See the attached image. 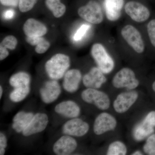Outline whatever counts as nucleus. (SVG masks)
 Instances as JSON below:
<instances>
[{
	"mask_svg": "<svg viewBox=\"0 0 155 155\" xmlns=\"http://www.w3.org/2000/svg\"><path fill=\"white\" fill-rule=\"evenodd\" d=\"M70 66L69 56L63 54H57L48 60L45 64L46 72L53 80L63 78Z\"/></svg>",
	"mask_w": 155,
	"mask_h": 155,
	"instance_id": "nucleus-1",
	"label": "nucleus"
},
{
	"mask_svg": "<svg viewBox=\"0 0 155 155\" xmlns=\"http://www.w3.org/2000/svg\"><path fill=\"white\" fill-rule=\"evenodd\" d=\"M91 54L98 67L104 74L112 72L114 67V60L102 45L99 43L94 45L92 47Z\"/></svg>",
	"mask_w": 155,
	"mask_h": 155,
	"instance_id": "nucleus-2",
	"label": "nucleus"
},
{
	"mask_svg": "<svg viewBox=\"0 0 155 155\" xmlns=\"http://www.w3.org/2000/svg\"><path fill=\"white\" fill-rule=\"evenodd\" d=\"M81 97L84 101L94 104L102 110H107L110 107V101L108 95L97 89H86L81 93Z\"/></svg>",
	"mask_w": 155,
	"mask_h": 155,
	"instance_id": "nucleus-3",
	"label": "nucleus"
},
{
	"mask_svg": "<svg viewBox=\"0 0 155 155\" xmlns=\"http://www.w3.org/2000/svg\"><path fill=\"white\" fill-rule=\"evenodd\" d=\"M78 13L82 19L93 24H100L104 19L101 7L94 0H91L86 5L80 7Z\"/></svg>",
	"mask_w": 155,
	"mask_h": 155,
	"instance_id": "nucleus-4",
	"label": "nucleus"
},
{
	"mask_svg": "<svg viewBox=\"0 0 155 155\" xmlns=\"http://www.w3.org/2000/svg\"><path fill=\"white\" fill-rule=\"evenodd\" d=\"M112 84L116 88H125L131 90L138 87L139 81L136 78L135 73L132 69L124 68L114 76Z\"/></svg>",
	"mask_w": 155,
	"mask_h": 155,
	"instance_id": "nucleus-5",
	"label": "nucleus"
},
{
	"mask_svg": "<svg viewBox=\"0 0 155 155\" xmlns=\"http://www.w3.org/2000/svg\"><path fill=\"white\" fill-rule=\"evenodd\" d=\"M121 34L136 52L141 54L144 51V44L141 34L135 27L131 25H125L122 28Z\"/></svg>",
	"mask_w": 155,
	"mask_h": 155,
	"instance_id": "nucleus-6",
	"label": "nucleus"
},
{
	"mask_svg": "<svg viewBox=\"0 0 155 155\" xmlns=\"http://www.w3.org/2000/svg\"><path fill=\"white\" fill-rule=\"evenodd\" d=\"M89 130L88 123L80 118H72L64 123L62 127L64 134L72 137H81L85 135Z\"/></svg>",
	"mask_w": 155,
	"mask_h": 155,
	"instance_id": "nucleus-7",
	"label": "nucleus"
},
{
	"mask_svg": "<svg viewBox=\"0 0 155 155\" xmlns=\"http://www.w3.org/2000/svg\"><path fill=\"white\" fill-rule=\"evenodd\" d=\"M62 92V89L58 80L48 81L39 91L40 95L43 102L51 104L58 99Z\"/></svg>",
	"mask_w": 155,
	"mask_h": 155,
	"instance_id": "nucleus-8",
	"label": "nucleus"
},
{
	"mask_svg": "<svg viewBox=\"0 0 155 155\" xmlns=\"http://www.w3.org/2000/svg\"><path fill=\"white\" fill-rule=\"evenodd\" d=\"M155 111H152L147 115L144 120L136 126L133 136L136 140H142L154 131Z\"/></svg>",
	"mask_w": 155,
	"mask_h": 155,
	"instance_id": "nucleus-9",
	"label": "nucleus"
},
{
	"mask_svg": "<svg viewBox=\"0 0 155 155\" xmlns=\"http://www.w3.org/2000/svg\"><path fill=\"white\" fill-rule=\"evenodd\" d=\"M126 14L135 22H145L148 19L150 12L148 9L141 3L131 1L126 3L125 7Z\"/></svg>",
	"mask_w": 155,
	"mask_h": 155,
	"instance_id": "nucleus-10",
	"label": "nucleus"
},
{
	"mask_svg": "<svg viewBox=\"0 0 155 155\" xmlns=\"http://www.w3.org/2000/svg\"><path fill=\"white\" fill-rule=\"evenodd\" d=\"M49 123L48 116L45 113H38L35 114L29 125L22 133L25 137L30 136L42 132L47 127Z\"/></svg>",
	"mask_w": 155,
	"mask_h": 155,
	"instance_id": "nucleus-11",
	"label": "nucleus"
},
{
	"mask_svg": "<svg viewBox=\"0 0 155 155\" xmlns=\"http://www.w3.org/2000/svg\"><path fill=\"white\" fill-rule=\"evenodd\" d=\"M117 125L116 119L110 114L103 113L95 119L93 130L96 135H100L114 130Z\"/></svg>",
	"mask_w": 155,
	"mask_h": 155,
	"instance_id": "nucleus-12",
	"label": "nucleus"
},
{
	"mask_svg": "<svg viewBox=\"0 0 155 155\" xmlns=\"http://www.w3.org/2000/svg\"><path fill=\"white\" fill-rule=\"evenodd\" d=\"M77 146V141L73 137L64 134L54 143L53 150L56 155H70L76 150Z\"/></svg>",
	"mask_w": 155,
	"mask_h": 155,
	"instance_id": "nucleus-13",
	"label": "nucleus"
},
{
	"mask_svg": "<svg viewBox=\"0 0 155 155\" xmlns=\"http://www.w3.org/2000/svg\"><path fill=\"white\" fill-rule=\"evenodd\" d=\"M138 97V93L136 91L125 92L120 94L114 101V110L119 114L127 112L134 104Z\"/></svg>",
	"mask_w": 155,
	"mask_h": 155,
	"instance_id": "nucleus-14",
	"label": "nucleus"
},
{
	"mask_svg": "<svg viewBox=\"0 0 155 155\" xmlns=\"http://www.w3.org/2000/svg\"><path fill=\"white\" fill-rule=\"evenodd\" d=\"M98 67H94L84 76L82 82L87 88H100L105 83L107 78Z\"/></svg>",
	"mask_w": 155,
	"mask_h": 155,
	"instance_id": "nucleus-15",
	"label": "nucleus"
},
{
	"mask_svg": "<svg viewBox=\"0 0 155 155\" xmlns=\"http://www.w3.org/2000/svg\"><path fill=\"white\" fill-rule=\"evenodd\" d=\"M62 86L65 91L73 93L77 91L82 79L80 70L77 69L68 70L63 77Z\"/></svg>",
	"mask_w": 155,
	"mask_h": 155,
	"instance_id": "nucleus-16",
	"label": "nucleus"
},
{
	"mask_svg": "<svg viewBox=\"0 0 155 155\" xmlns=\"http://www.w3.org/2000/svg\"><path fill=\"white\" fill-rule=\"evenodd\" d=\"M54 111L59 115L69 119L77 118L81 113L79 106L71 100L63 101L59 103L55 107Z\"/></svg>",
	"mask_w": 155,
	"mask_h": 155,
	"instance_id": "nucleus-17",
	"label": "nucleus"
},
{
	"mask_svg": "<svg viewBox=\"0 0 155 155\" xmlns=\"http://www.w3.org/2000/svg\"><path fill=\"white\" fill-rule=\"evenodd\" d=\"M23 30L25 35L28 37H42L48 31L46 26L43 23L33 18L25 21Z\"/></svg>",
	"mask_w": 155,
	"mask_h": 155,
	"instance_id": "nucleus-18",
	"label": "nucleus"
},
{
	"mask_svg": "<svg viewBox=\"0 0 155 155\" xmlns=\"http://www.w3.org/2000/svg\"><path fill=\"white\" fill-rule=\"evenodd\" d=\"M124 0H105L106 17L111 21H116L121 17Z\"/></svg>",
	"mask_w": 155,
	"mask_h": 155,
	"instance_id": "nucleus-19",
	"label": "nucleus"
},
{
	"mask_svg": "<svg viewBox=\"0 0 155 155\" xmlns=\"http://www.w3.org/2000/svg\"><path fill=\"white\" fill-rule=\"evenodd\" d=\"M34 115L32 112L23 111L18 112L12 120V128L17 133H22L29 125Z\"/></svg>",
	"mask_w": 155,
	"mask_h": 155,
	"instance_id": "nucleus-20",
	"label": "nucleus"
},
{
	"mask_svg": "<svg viewBox=\"0 0 155 155\" xmlns=\"http://www.w3.org/2000/svg\"><path fill=\"white\" fill-rule=\"evenodd\" d=\"M9 82L14 88L30 87L31 77L27 72H19L12 75L9 79Z\"/></svg>",
	"mask_w": 155,
	"mask_h": 155,
	"instance_id": "nucleus-21",
	"label": "nucleus"
},
{
	"mask_svg": "<svg viewBox=\"0 0 155 155\" xmlns=\"http://www.w3.org/2000/svg\"><path fill=\"white\" fill-rule=\"evenodd\" d=\"M25 40L31 45L36 46L35 51L37 54L45 53L50 47L49 42L42 37L26 36Z\"/></svg>",
	"mask_w": 155,
	"mask_h": 155,
	"instance_id": "nucleus-22",
	"label": "nucleus"
},
{
	"mask_svg": "<svg viewBox=\"0 0 155 155\" xmlns=\"http://www.w3.org/2000/svg\"><path fill=\"white\" fill-rule=\"evenodd\" d=\"M45 4L56 18L62 17L66 12V6L61 3V0H46Z\"/></svg>",
	"mask_w": 155,
	"mask_h": 155,
	"instance_id": "nucleus-23",
	"label": "nucleus"
},
{
	"mask_svg": "<svg viewBox=\"0 0 155 155\" xmlns=\"http://www.w3.org/2000/svg\"><path fill=\"white\" fill-rule=\"evenodd\" d=\"M31 87L22 88H14L10 93L9 98L11 101L19 103L25 99L30 93Z\"/></svg>",
	"mask_w": 155,
	"mask_h": 155,
	"instance_id": "nucleus-24",
	"label": "nucleus"
},
{
	"mask_svg": "<svg viewBox=\"0 0 155 155\" xmlns=\"http://www.w3.org/2000/svg\"><path fill=\"white\" fill-rule=\"evenodd\" d=\"M127 148L122 142L116 141L112 143L108 147L107 155H125L127 153Z\"/></svg>",
	"mask_w": 155,
	"mask_h": 155,
	"instance_id": "nucleus-25",
	"label": "nucleus"
},
{
	"mask_svg": "<svg viewBox=\"0 0 155 155\" xmlns=\"http://www.w3.org/2000/svg\"><path fill=\"white\" fill-rule=\"evenodd\" d=\"M17 39L13 35H8L3 39L1 42V45L7 49L11 50H14L17 47Z\"/></svg>",
	"mask_w": 155,
	"mask_h": 155,
	"instance_id": "nucleus-26",
	"label": "nucleus"
},
{
	"mask_svg": "<svg viewBox=\"0 0 155 155\" xmlns=\"http://www.w3.org/2000/svg\"><path fill=\"white\" fill-rule=\"evenodd\" d=\"M38 0H19V8L22 13L28 12L33 8Z\"/></svg>",
	"mask_w": 155,
	"mask_h": 155,
	"instance_id": "nucleus-27",
	"label": "nucleus"
},
{
	"mask_svg": "<svg viewBox=\"0 0 155 155\" xmlns=\"http://www.w3.org/2000/svg\"><path fill=\"white\" fill-rule=\"evenodd\" d=\"M143 149L146 153L151 155L152 153L155 150V134H153L148 137Z\"/></svg>",
	"mask_w": 155,
	"mask_h": 155,
	"instance_id": "nucleus-28",
	"label": "nucleus"
},
{
	"mask_svg": "<svg viewBox=\"0 0 155 155\" xmlns=\"http://www.w3.org/2000/svg\"><path fill=\"white\" fill-rule=\"evenodd\" d=\"M147 31L151 42L155 47V19L149 22L147 25Z\"/></svg>",
	"mask_w": 155,
	"mask_h": 155,
	"instance_id": "nucleus-29",
	"label": "nucleus"
},
{
	"mask_svg": "<svg viewBox=\"0 0 155 155\" xmlns=\"http://www.w3.org/2000/svg\"><path fill=\"white\" fill-rule=\"evenodd\" d=\"M90 25L87 24H84L78 29L74 36V39L76 41L80 40L85 35L87 31L90 28Z\"/></svg>",
	"mask_w": 155,
	"mask_h": 155,
	"instance_id": "nucleus-30",
	"label": "nucleus"
},
{
	"mask_svg": "<svg viewBox=\"0 0 155 155\" xmlns=\"http://www.w3.org/2000/svg\"><path fill=\"white\" fill-rule=\"evenodd\" d=\"M8 146V139L5 134L0 133V155L5 154Z\"/></svg>",
	"mask_w": 155,
	"mask_h": 155,
	"instance_id": "nucleus-31",
	"label": "nucleus"
},
{
	"mask_svg": "<svg viewBox=\"0 0 155 155\" xmlns=\"http://www.w3.org/2000/svg\"><path fill=\"white\" fill-rule=\"evenodd\" d=\"M0 2L4 6L15 7L19 4V0H0Z\"/></svg>",
	"mask_w": 155,
	"mask_h": 155,
	"instance_id": "nucleus-32",
	"label": "nucleus"
},
{
	"mask_svg": "<svg viewBox=\"0 0 155 155\" xmlns=\"http://www.w3.org/2000/svg\"><path fill=\"white\" fill-rule=\"evenodd\" d=\"M9 53L6 48L0 45V60L3 61L8 56Z\"/></svg>",
	"mask_w": 155,
	"mask_h": 155,
	"instance_id": "nucleus-33",
	"label": "nucleus"
},
{
	"mask_svg": "<svg viewBox=\"0 0 155 155\" xmlns=\"http://www.w3.org/2000/svg\"><path fill=\"white\" fill-rule=\"evenodd\" d=\"M14 15V11L12 10H8V11H6L4 14L5 18L7 19H10L13 18Z\"/></svg>",
	"mask_w": 155,
	"mask_h": 155,
	"instance_id": "nucleus-34",
	"label": "nucleus"
},
{
	"mask_svg": "<svg viewBox=\"0 0 155 155\" xmlns=\"http://www.w3.org/2000/svg\"><path fill=\"white\" fill-rule=\"evenodd\" d=\"M3 94V88L2 85L0 86V98H2Z\"/></svg>",
	"mask_w": 155,
	"mask_h": 155,
	"instance_id": "nucleus-35",
	"label": "nucleus"
},
{
	"mask_svg": "<svg viewBox=\"0 0 155 155\" xmlns=\"http://www.w3.org/2000/svg\"><path fill=\"white\" fill-rule=\"evenodd\" d=\"M132 155H143V154L141 152L139 151H137L135 152Z\"/></svg>",
	"mask_w": 155,
	"mask_h": 155,
	"instance_id": "nucleus-36",
	"label": "nucleus"
},
{
	"mask_svg": "<svg viewBox=\"0 0 155 155\" xmlns=\"http://www.w3.org/2000/svg\"><path fill=\"white\" fill-rule=\"evenodd\" d=\"M152 87L153 90L155 92V81L153 84Z\"/></svg>",
	"mask_w": 155,
	"mask_h": 155,
	"instance_id": "nucleus-37",
	"label": "nucleus"
},
{
	"mask_svg": "<svg viewBox=\"0 0 155 155\" xmlns=\"http://www.w3.org/2000/svg\"><path fill=\"white\" fill-rule=\"evenodd\" d=\"M151 155H155V150L152 153Z\"/></svg>",
	"mask_w": 155,
	"mask_h": 155,
	"instance_id": "nucleus-38",
	"label": "nucleus"
}]
</instances>
